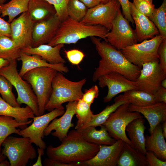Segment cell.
<instances>
[{
    "label": "cell",
    "instance_id": "obj_15",
    "mask_svg": "<svg viewBox=\"0 0 166 166\" xmlns=\"http://www.w3.org/2000/svg\"><path fill=\"white\" fill-rule=\"evenodd\" d=\"M34 23L28 11L10 23V38L21 49L32 46Z\"/></svg>",
    "mask_w": 166,
    "mask_h": 166
},
{
    "label": "cell",
    "instance_id": "obj_24",
    "mask_svg": "<svg viewBox=\"0 0 166 166\" xmlns=\"http://www.w3.org/2000/svg\"><path fill=\"white\" fill-rule=\"evenodd\" d=\"M146 150L153 152L163 161H166V143L163 135L162 123L158 124L150 136H145Z\"/></svg>",
    "mask_w": 166,
    "mask_h": 166
},
{
    "label": "cell",
    "instance_id": "obj_13",
    "mask_svg": "<svg viewBox=\"0 0 166 166\" xmlns=\"http://www.w3.org/2000/svg\"><path fill=\"white\" fill-rule=\"evenodd\" d=\"M166 78V73L162 69L159 61L144 64L140 74L135 81L138 90L154 94Z\"/></svg>",
    "mask_w": 166,
    "mask_h": 166
},
{
    "label": "cell",
    "instance_id": "obj_7",
    "mask_svg": "<svg viewBox=\"0 0 166 166\" xmlns=\"http://www.w3.org/2000/svg\"><path fill=\"white\" fill-rule=\"evenodd\" d=\"M1 152L9 159L10 166H26L37 156L30 139L9 136L3 142Z\"/></svg>",
    "mask_w": 166,
    "mask_h": 166
},
{
    "label": "cell",
    "instance_id": "obj_21",
    "mask_svg": "<svg viewBox=\"0 0 166 166\" xmlns=\"http://www.w3.org/2000/svg\"><path fill=\"white\" fill-rule=\"evenodd\" d=\"M17 60L22 62V66L19 73L22 77L28 71L39 67H51L61 73H66L69 71L68 68L64 64H51L36 54L30 55L22 52Z\"/></svg>",
    "mask_w": 166,
    "mask_h": 166
},
{
    "label": "cell",
    "instance_id": "obj_8",
    "mask_svg": "<svg viewBox=\"0 0 166 166\" xmlns=\"http://www.w3.org/2000/svg\"><path fill=\"white\" fill-rule=\"evenodd\" d=\"M129 104L127 102L119 106L102 125L112 137L116 140H121L132 147L131 142L126 133V127L133 120L143 117L138 112L129 110Z\"/></svg>",
    "mask_w": 166,
    "mask_h": 166
},
{
    "label": "cell",
    "instance_id": "obj_57",
    "mask_svg": "<svg viewBox=\"0 0 166 166\" xmlns=\"http://www.w3.org/2000/svg\"><path fill=\"white\" fill-rule=\"evenodd\" d=\"M1 14V12H0V14Z\"/></svg>",
    "mask_w": 166,
    "mask_h": 166
},
{
    "label": "cell",
    "instance_id": "obj_17",
    "mask_svg": "<svg viewBox=\"0 0 166 166\" xmlns=\"http://www.w3.org/2000/svg\"><path fill=\"white\" fill-rule=\"evenodd\" d=\"M77 101L68 102L66 105V110L62 116L58 118L53 119L45 128L44 132V136L52 133L53 136L57 138L61 141L67 136L70 128L74 126L72 123L73 117L75 114Z\"/></svg>",
    "mask_w": 166,
    "mask_h": 166
},
{
    "label": "cell",
    "instance_id": "obj_18",
    "mask_svg": "<svg viewBox=\"0 0 166 166\" xmlns=\"http://www.w3.org/2000/svg\"><path fill=\"white\" fill-rule=\"evenodd\" d=\"M60 22L56 14L47 19L34 23L32 47L48 44L54 37Z\"/></svg>",
    "mask_w": 166,
    "mask_h": 166
},
{
    "label": "cell",
    "instance_id": "obj_10",
    "mask_svg": "<svg viewBox=\"0 0 166 166\" xmlns=\"http://www.w3.org/2000/svg\"><path fill=\"white\" fill-rule=\"evenodd\" d=\"M106 38L108 42L119 50L137 43L134 30L124 17L120 9L112 22L111 29Z\"/></svg>",
    "mask_w": 166,
    "mask_h": 166
},
{
    "label": "cell",
    "instance_id": "obj_48",
    "mask_svg": "<svg viewBox=\"0 0 166 166\" xmlns=\"http://www.w3.org/2000/svg\"><path fill=\"white\" fill-rule=\"evenodd\" d=\"M88 9L94 7L101 3L100 0H79Z\"/></svg>",
    "mask_w": 166,
    "mask_h": 166
},
{
    "label": "cell",
    "instance_id": "obj_3",
    "mask_svg": "<svg viewBox=\"0 0 166 166\" xmlns=\"http://www.w3.org/2000/svg\"><path fill=\"white\" fill-rule=\"evenodd\" d=\"M109 31L101 25H86L68 17L60 22L54 37L48 44L54 46L60 44H75L82 39L92 36L107 42L106 36Z\"/></svg>",
    "mask_w": 166,
    "mask_h": 166
},
{
    "label": "cell",
    "instance_id": "obj_19",
    "mask_svg": "<svg viewBox=\"0 0 166 166\" xmlns=\"http://www.w3.org/2000/svg\"><path fill=\"white\" fill-rule=\"evenodd\" d=\"M131 15L136 25L134 30L138 42L152 38L159 34L158 30L148 17L139 11L129 2Z\"/></svg>",
    "mask_w": 166,
    "mask_h": 166
},
{
    "label": "cell",
    "instance_id": "obj_52",
    "mask_svg": "<svg viewBox=\"0 0 166 166\" xmlns=\"http://www.w3.org/2000/svg\"><path fill=\"white\" fill-rule=\"evenodd\" d=\"M6 157L2 153L0 152V164L4 160L6 159Z\"/></svg>",
    "mask_w": 166,
    "mask_h": 166
},
{
    "label": "cell",
    "instance_id": "obj_37",
    "mask_svg": "<svg viewBox=\"0 0 166 166\" xmlns=\"http://www.w3.org/2000/svg\"><path fill=\"white\" fill-rule=\"evenodd\" d=\"M88 8L79 0H69L67 7L68 16L76 21L80 22L85 16Z\"/></svg>",
    "mask_w": 166,
    "mask_h": 166
},
{
    "label": "cell",
    "instance_id": "obj_6",
    "mask_svg": "<svg viewBox=\"0 0 166 166\" xmlns=\"http://www.w3.org/2000/svg\"><path fill=\"white\" fill-rule=\"evenodd\" d=\"M16 60L10 61L9 65L0 70V75L7 79L15 89L18 94L16 100L21 105L28 106L35 116H39L38 100L31 85L19 75L17 69Z\"/></svg>",
    "mask_w": 166,
    "mask_h": 166
},
{
    "label": "cell",
    "instance_id": "obj_20",
    "mask_svg": "<svg viewBox=\"0 0 166 166\" xmlns=\"http://www.w3.org/2000/svg\"><path fill=\"white\" fill-rule=\"evenodd\" d=\"M129 110L142 114L148 122L151 134L156 126L166 121V103H156L145 106H137L129 104Z\"/></svg>",
    "mask_w": 166,
    "mask_h": 166
},
{
    "label": "cell",
    "instance_id": "obj_39",
    "mask_svg": "<svg viewBox=\"0 0 166 166\" xmlns=\"http://www.w3.org/2000/svg\"><path fill=\"white\" fill-rule=\"evenodd\" d=\"M136 9L140 12L148 17L152 14L155 8L153 3L146 0H133Z\"/></svg>",
    "mask_w": 166,
    "mask_h": 166
},
{
    "label": "cell",
    "instance_id": "obj_22",
    "mask_svg": "<svg viewBox=\"0 0 166 166\" xmlns=\"http://www.w3.org/2000/svg\"><path fill=\"white\" fill-rule=\"evenodd\" d=\"M64 44H60L54 46L42 44L36 47L30 46L24 48L21 51L28 55L36 54L52 64H65L66 61L60 55V51Z\"/></svg>",
    "mask_w": 166,
    "mask_h": 166
},
{
    "label": "cell",
    "instance_id": "obj_31",
    "mask_svg": "<svg viewBox=\"0 0 166 166\" xmlns=\"http://www.w3.org/2000/svg\"><path fill=\"white\" fill-rule=\"evenodd\" d=\"M29 0H11L7 3L0 5L1 17L7 16L8 22H11L20 14L28 11Z\"/></svg>",
    "mask_w": 166,
    "mask_h": 166
},
{
    "label": "cell",
    "instance_id": "obj_41",
    "mask_svg": "<svg viewBox=\"0 0 166 166\" xmlns=\"http://www.w3.org/2000/svg\"><path fill=\"white\" fill-rule=\"evenodd\" d=\"M66 57L72 64L77 65L83 60L85 55L81 51L77 49L65 51Z\"/></svg>",
    "mask_w": 166,
    "mask_h": 166
},
{
    "label": "cell",
    "instance_id": "obj_46",
    "mask_svg": "<svg viewBox=\"0 0 166 166\" xmlns=\"http://www.w3.org/2000/svg\"><path fill=\"white\" fill-rule=\"evenodd\" d=\"M153 95L156 103H166V89L160 86Z\"/></svg>",
    "mask_w": 166,
    "mask_h": 166
},
{
    "label": "cell",
    "instance_id": "obj_16",
    "mask_svg": "<svg viewBox=\"0 0 166 166\" xmlns=\"http://www.w3.org/2000/svg\"><path fill=\"white\" fill-rule=\"evenodd\" d=\"M125 142L119 139L110 145H99V149L91 159L79 163L78 166H116Z\"/></svg>",
    "mask_w": 166,
    "mask_h": 166
},
{
    "label": "cell",
    "instance_id": "obj_11",
    "mask_svg": "<svg viewBox=\"0 0 166 166\" xmlns=\"http://www.w3.org/2000/svg\"><path fill=\"white\" fill-rule=\"evenodd\" d=\"M121 6L117 0H110L105 3H101L88 9L81 22L86 25H101L109 31L112 27V22Z\"/></svg>",
    "mask_w": 166,
    "mask_h": 166
},
{
    "label": "cell",
    "instance_id": "obj_40",
    "mask_svg": "<svg viewBox=\"0 0 166 166\" xmlns=\"http://www.w3.org/2000/svg\"><path fill=\"white\" fill-rule=\"evenodd\" d=\"M99 94V89L98 86L95 85L88 89H85L83 93L82 100L91 106L94 99L97 98Z\"/></svg>",
    "mask_w": 166,
    "mask_h": 166
},
{
    "label": "cell",
    "instance_id": "obj_38",
    "mask_svg": "<svg viewBox=\"0 0 166 166\" xmlns=\"http://www.w3.org/2000/svg\"><path fill=\"white\" fill-rule=\"evenodd\" d=\"M52 5L56 12V14L61 22L68 17L67 7L69 0H45Z\"/></svg>",
    "mask_w": 166,
    "mask_h": 166
},
{
    "label": "cell",
    "instance_id": "obj_49",
    "mask_svg": "<svg viewBox=\"0 0 166 166\" xmlns=\"http://www.w3.org/2000/svg\"><path fill=\"white\" fill-rule=\"evenodd\" d=\"M44 149L38 148L37 150L38 153V156L37 158V161L34 164L33 166H42L41 157L43 156L44 154Z\"/></svg>",
    "mask_w": 166,
    "mask_h": 166
},
{
    "label": "cell",
    "instance_id": "obj_5",
    "mask_svg": "<svg viewBox=\"0 0 166 166\" xmlns=\"http://www.w3.org/2000/svg\"><path fill=\"white\" fill-rule=\"evenodd\" d=\"M57 72L51 67H39L28 71L22 77L30 84L37 97L39 116L45 112L52 92V81Z\"/></svg>",
    "mask_w": 166,
    "mask_h": 166
},
{
    "label": "cell",
    "instance_id": "obj_33",
    "mask_svg": "<svg viewBox=\"0 0 166 166\" xmlns=\"http://www.w3.org/2000/svg\"><path fill=\"white\" fill-rule=\"evenodd\" d=\"M75 114L78 119L75 129L84 128L90 121L93 115L90 106L81 99L77 101Z\"/></svg>",
    "mask_w": 166,
    "mask_h": 166
},
{
    "label": "cell",
    "instance_id": "obj_23",
    "mask_svg": "<svg viewBox=\"0 0 166 166\" xmlns=\"http://www.w3.org/2000/svg\"><path fill=\"white\" fill-rule=\"evenodd\" d=\"M143 117L137 118L130 122L127 126L125 131L132 147L145 155L147 151L145 145L144 132L146 127L144 124L145 121Z\"/></svg>",
    "mask_w": 166,
    "mask_h": 166
},
{
    "label": "cell",
    "instance_id": "obj_28",
    "mask_svg": "<svg viewBox=\"0 0 166 166\" xmlns=\"http://www.w3.org/2000/svg\"><path fill=\"white\" fill-rule=\"evenodd\" d=\"M0 115L12 117L20 122H27L29 118L35 117L34 112L28 106L25 107L13 106L4 101L0 95Z\"/></svg>",
    "mask_w": 166,
    "mask_h": 166
},
{
    "label": "cell",
    "instance_id": "obj_32",
    "mask_svg": "<svg viewBox=\"0 0 166 166\" xmlns=\"http://www.w3.org/2000/svg\"><path fill=\"white\" fill-rule=\"evenodd\" d=\"M22 51L11 38L6 36H0V58L9 61L17 59Z\"/></svg>",
    "mask_w": 166,
    "mask_h": 166
},
{
    "label": "cell",
    "instance_id": "obj_9",
    "mask_svg": "<svg viewBox=\"0 0 166 166\" xmlns=\"http://www.w3.org/2000/svg\"><path fill=\"white\" fill-rule=\"evenodd\" d=\"M164 39L159 34L140 43L128 46L120 51L129 61L141 69L145 63L159 60L158 48Z\"/></svg>",
    "mask_w": 166,
    "mask_h": 166
},
{
    "label": "cell",
    "instance_id": "obj_12",
    "mask_svg": "<svg viewBox=\"0 0 166 166\" xmlns=\"http://www.w3.org/2000/svg\"><path fill=\"white\" fill-rule=\"evenodd\" d=\"M65 111L64 109H55L46 114L34 117L33 122L30 126L20 130V136L29 138L32 143L45 150L46 146L42 140L45 130L51 121L62 116Z\"/></svg>",
    "mask_w": 166,
    "mask_h": 166
},
{
    "label": "cell",
    "instance_id": "obj_14",
    "mask_svg": "<svg viewBox=\"0 0 166 166\" xmlns=\"http://www.w3.org/2000/svg\"><path fill=\"white\" fill-rule=\"evenodd\" d=\"M100 87L107 86L108 92L103 99V102H110L118 94L127 91L138 90L135 81L130 80L125 77L116 72H111L99 77L97 79Z\"/></svg>",
    "mask_w": 166,
    "mask_h": 166
},
{
    "label": "cell",
    "instance_id": "obj_45",
    "mask_svg": "<svg viewBox=\"0 0 166 166\" xmlns=\"http://www.w3.org/2000/svg\"><path fill=\"white\" fill-rule=\"evenodd\" d=\"M3 36L11 37L10 24L0 17V36Z\"/></svg>",
    "mask_w": 166,
    "mask_h": 166
},
{
    "label": "cell",
    "instance_id": "obj_34",
    "mask_svg": "<svg viewBox=\"0 0 166 166\" xmlns=\"http://www.w3.org/2000/svg\"><path fill=\"white\" fill-rule=\"evenodd\" d=\"M166 0H163L160 6L155 8L148 18L158 29L159 34L166 39Z\"/></svg>",
    "mask_w": 166,
    "mask_h": 166
},
{
    "label": "cell",
    "instance_id": "obj_55",
    "mask_svg": "<svg viewBox=\"0 0 166 166\" xmlns=\"http://www.w3.org/2000/svg\"><path fill=\"white\" fill-rule=\"evenodd\" d=\"M6 1V0H0V5L4 4Z\"/></svg>",
    "mask_w": 166,
    "mask_h": 166
},
{
    "label": "cell",
    "instance_id": "obj_44",
    "mask_svg": "<svg viewBox=\"0 0 166 166\" xmlns=\"http://www.w3.org/2000/svg\"><path fill=\"white\" fill-rule=\"evenodd\" d=\"M117 0L119 2L122 7L124 17L133 25L134 23L131 15L130 1L128 0Z\"/></svg>",
    "mask_w": 166,
    "mask_h": 166
},
{
    "label": "cell",
    "instance_id": "obj_27",
    "mask_svg": "<svg viewBox=\"0 0 166 166\" xmlns=\"http://www.w3.org/2000/svg\"><path fill=\"white\" fill-rule=\"evenodd\" d=\"M117 166H148V164L145 155L125 143Z\"/></svg>",
    "mask_w": 166,
    "mask_h": 166
},
{
    "label": "cell",
    "instance_id": "obj_56",
    "mask_svg": "<svg viewBox=\"0 0 166 166\" xmlns=\"http://www.w3.org/2000/svg\"><path fill=\"white\" fill-rule=\"evenodd\" d=\"M151 3H152L153 0H146Z\"/></svg>",
    "mask_w": 166,
    "mask_h": 166
},
{
    "label": "cell",
    "instance_id": "obj_1",
    "mask_svg": "<svg viewBox=\"0 0 166 166\" xmlns=\"http://www.w3.org/2000/svg\"><path fill=\"white\" fill-rule=\"evenodd\" d=\"M101 57L98 67L94 72L93 81L96 82L101 76L111 72L122 74L128 79L135 81L139 76L141 69L129 61L120 50L108 42L101 41L100 38L90 37Z\"/></svg>",
    "mask_w": 166,
    "mask_h": 166
},
{
    "label": "cell",
    "instance_id": "obj_25",
    "mask_svg": "<svg viewBox=\"0 0 166 166\" xmlns=\"http://www.w3.org/2000/svg\"><path fill=\"white\" fill-rule=\"evenodd\" d=\"M101 127L99 130L92 126L76 129L85 140L90 143L105 145L114 144L117 140L110 135L104 125H102Z\"/></svg>",
    "mask_w": 166,
    "mask_h": 166
},
{
    "label": "cell",
    "instance_id": "obj_2",
    "mask_svg": "<svg viewBox=\"0 0 166 166\" xmlns=\"http://www.w3.org/2000/svg\"><path fill=\"white\" fill-rule=\"evenodd\" d=\"M61 142L57 147L49 145L46 148L47 156L60 162L74 166L91 159L99 149V145L86 141L76 129L68 132Z\"/></svg>",
    "mask_w": 166,
    "mask_h": 166
},
{
    "label": "cell",
    "instance_id": "obj_30",
    "mask_svg": "<svg viewBox=\"0 0 166 166\" xmlns=\"http://www.w3.org/2000/svg\"><path fill=\"white\" fill-rule=\"evenodd\" d=\"M114 101H124L137 106H143L156 103L153 94L139 90L132 89L124 92L116 97Z\"/></svg>",
    "mask_w": 166,
    "mask_h": 166
},
{
    "label": "cell",
    "instance_id": "obj_53",
    "mask_svg": "<svg viewBox=\"0 0 166 166\" xmlns=\"http://www.w3.org/2000/svg\"><path fill=\"white\" fill-rule=\"evenodd\" d=\"M161 86L166 89V78L163 79L161 81Z\"/></svg>",
    "mask_w": 166,
    "mask_h": 166
},
{
    "label": "cell",
    "instance_id": "obj_35",
    "mask_svg": "<svg viewBox=\"0 0 166 166\" xmlns=\"http://www.w3.org/2000/svg\"><path fill=\"white\" fill-rule=\"evenodd\" d=\"M127 102L124 101H114L113 104L107 105L100 113L97 114H93L90 121L84 128L90 126L95 127L101 126L119 106Z\"/></svg>",
    "mask_w": 166,
    "mask_h": 166
},
{
    "label": "cell",
    "instance_id": "obj_29",
    "mask_svg": "<svg viewBox=\"0 0 166 166\" xmlns=\"http://www.w3.org/2000/svg\"><path fill=\"white\" fill-rule=\"evenodd\" d=\"M32 122L31 120L26 122H20L12 117L0 115V152L2 144L7 137L13 133L20 136V129L18 128L23 129Z\"/></svg>",
    "mask_w": 166,
    "mask_h": 166
},
{
    "label": "cell",
    "instance_id": "obj_54",
    "mask_svg": "<svg viewBox=\"0 0 166 166\" xmlns=\"http://www.w3.org/2000/svg\"><path fill=\"white\" fill-rule=\"evenodd\" d=\"M101 3H105L108 2L110 0H100Z\"/></svg>",
    "mask_w": 166,
    "mask_h": 166
},
{
    "label": "cell",
    "instance_id": "obj_47",
    "mask_svg": "<svg viewBox=\"0 0 166 166\" xmlns=\"http://www.w3.org/2000/svg\"><path fill=\"white\" fill-rule=\"evenodd\" d=\"M43 164L45 166H74L72 164L61 163L49 158L45 159L43 162Z\"/></svg>",
    "mask_w": 166,
    "mask_h": 166
},
{
    "label": "cell",
    "instance_id": "obj_42",
    "mask_svg": "<svg viewBox=\"0 0 166 166\" xmlns=\"http://www.w3.org/2000/svg\"><path fill=\"white\" fill-rule=\"evenodd\" d=\"M158 54L160 65L163 71L166 73V39H164L159 45Z\"/></svg>",
    "mask_w": 166,
    "mask_h": 166
},
{
    "label": "cell",
    "instance_id": "obj_4",
    "mask_svg": "<svg viewBox=\"0 0 166 166\" xmlns=\"http://www.w3.org/2000/svg\"><path fill=\"white\" fill-rule=\"evenodd\" d=\"M62 73L58 71L53 79L52 93L45 108V110L48 111L55 109H64L63 104L82 98V89L86 82V78L73 81L66 78Z\"/></svg>",
    "mask_w": 166,
    "mask_h": 166
},
{
    "label": "cell",
    "instance_id": "obj_36",
    "mask_svg": "<svg viewBox=\"0 0 166 166\" xmlns=\"http://www.w3.org/2000/svg\"><path fill=\"white\" fill-rule=\"evenodd\" d=\"M13 86L4 77L0 75V95L6 102L12 106L20 107L12 92Z\"/></svg>",
    "mask_w": 166,
    "mask_h": 166
},
{
    "label": "cell",
    "instance_id": "obj_50",
    "mask_svg": "<svg viewBox=\"0 0 166 166\" xmlns=\"http://www.w3.org/2000/svg\"><path fill=\"white\" fill-rule=\"evenodd\" d=\"M9 62V61L0 58V70L2 68L8 65Z\"/></svg>",
    "mask_w": 166,
    "mask_h": 166
},
{
    "label": "cell",
    "instance_id": "obj_51",
    "mask_svg": "<svg viewBox=\"0 0 166 166\" xmlns=\"http://www.w3.org/2000/svg\"><path fill=\"white\" fill-rule=\"evenodd\" d=\"M162 132L165 138H166V121L162 123Z\"/></svg>",
    "mask_w": 166,
    "mask_h": 166
},
{
    "label": "cell",
    "instance_id": "obj_43",
    "mask_svg": "<svg viewBox=\"0 0 166 166\" xmlns=\"http://www.w3.org/2000/svg\"><path fill=\"white\" fill-rule=\"evenodd\" d=\"M148 166H166V161H163L157 157L154 153L147 151L145 154Z\"/></svg>",
    "mask_w": 166,
    "mask_h": 166
},
{
    "label": "cell",
    "instance_id": "obj_26",
    "mask_svg": "<svg viewBox=\"0 0 166 166\" xmlns=\"http://www.w3.org/2000/svg\"><path fill=\"white\" fill-rule=\"evenodd\" d=\"M28 11L34 23L47 19L56 13L54 6L45 0H29Z\"/></svg>",
    "mask_w": 166,
    "mask_h": 166
}]
</instances>
